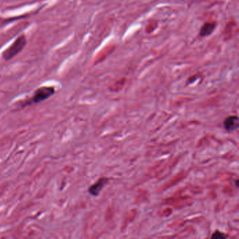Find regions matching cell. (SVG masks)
<instances>
[{
    "label": "cell",
    "mask_w": 239,
    "mask_h": 239,
    "mask_svg": "<svg viewBox=\"0 0 239 239\" xmlns=\"http://www.w3.org/2000/svg\"><path fill=\"white\" fill-rule=\"evenodd\" d=\"M55 92V88L52 86H42L39 87L34 91V94L31 97L30 100L24 103L23 106H28V105L31 104H37L44 102V101L50 98L51 96H53Z\"/></svg>",
    "instance_id": "6da1fadb"
},
{
    "label": "cell",
    "mask_w": 239,
    "mask_h": 239,
    "mask_svg": "<svg viewBox=\"0 0 239 239\" xmlns=\"http://www.w3.org/2000/svg\"><path fill=\"white\" fill-rule=\"evenodd\" d=\"M27 41L25 35H21L18 38H17L11 45L9 48H7L2 53V57L4 60H10L13 59L15 56L23 50L25 46H26Z\"/></svg>",
    "instance_id": "7a4b0ae2"
},
{
    "label": "cell",
    "mask_w": 239,
    "mask_h": 239,
    "mask_svg": "<svg viewBox=\"0 0 239 239\" xmlns=\"http://www.w3.org/2000/svg\"><path fill=\"white\" fill-rule=\"evenodd\" d=\"M224 126L227 131H232L237 129L239 126L238 118L234 116H229L224 120Z\"/></svg>",
    "instance_id": "3957f363"
},
{
    "label": "cell",
    "mask_w": 239,
    "mask_h": 239,
    "mask_svg": "<svg viewBox=\"0 0 239 239\" xmlns=\"http://www.w3.org/2000/svg\"><path fill=\"white\" fill-rule=\"evenodd\" d=\"M107 179L106 178H100V180H98L96 183L93 184L92 186H91V187L89 188V192L90 194H92L93 196H97L98 194L100 193L101 190L105 186V185L107 183Z\"/></svg>",
    "instance_id": "277c9868"
},
{
    "label": "cell",
    "mask_w": 239,
    "mask_h": 239,
    "mask_svg": "<svg viewBox=\"0 0 239 239\" xmlns=\"http://www.w3.org/2000/svg\"><path fill=\"white\" fill-rule=\"evenodd\" d=\"M215 28V23H205V24L202 27L201 30L200 31V35H201V36H208V35L212 34V32H213Z\"/></svg>",
    "instance_id": "5b68a950"
},
{
    "label": "cell",
    "mask_w": 239,
    "mask_h": 239,
    "mask_svg": "<svg viewBox=\"0 0 239 239\" xmlns=\"http://www.w3.org/2000/svg\"><path fill=\"white\" fill-rule=\"evenodd\" d=\"M212 239H226L225 238L224 235L219 232H216L215 234H213L212 236Z\"/></svg>",
    "instance_id": "8992f818"
}]
</instances>
